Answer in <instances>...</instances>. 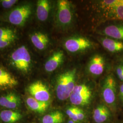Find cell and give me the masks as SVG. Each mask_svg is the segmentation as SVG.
<instances>
[{"label":"cell","instance_id":"1","mask_svg":"<svg viewBox=\"0 0 123 123\" xmlns=\"http://www.w3.org/2000/svg\"><path fill=\"white\" fill-rule=\"evenodd\" d=\"M76 70L73 69L62 74L58 77L56 85V94L60 100H65L69 98L75 85Z\"/></svg>","mask_w":123,"mask_h":123},{"label":"cell","instance_id":"2","mask_svg":"<svg viewBox=\"0 0 123 123\" xmlns=\"http://www.w3.org/2000/svg\"><path fill=\"white\" fill-rule=\"evenodd\" d=\"M11 62L13 67L23 73H27L31 68L30 54L25 46L20 47L12 53Z\"/></svg>","mask_w":123,"mask_h":123},{"label":"cell","instance_id":"3","mask_svg":"<svg viewBox=\"0 0 123 123\" xmlns=\"http://www.w3.org/2000/svg\"><path fill=\"white\" fill-rule=\"evenodd\" d=\"M92 92L88 86L82 84L76 85L69 97L71 103L77 106H84L89 103Z\"/></svg>","mask_w":123,"mask_h":123},{"label":"cell","instance_id":"4","mask_svg":"<svg viewBox=\"0 0 123 123\" xmlns=\"http://www.w3.org/2000/svg\"><path fill=\"white\" fill-rule=\"evenodd\" d=\"M31 13V6L21 5L12 10L8 15V21L16 26H21L24 24Z\"/></svg>","mask_w":123,"mask_h":123},{"label":"cell","instance_id":"5","mask_svg":"<svg viewBox=\"0 0 123 123\" xmlns=\"http://www.w3.org/2000/svg\"><path fill=\"white\" fill-rule=\"evenodd\" d=\"M57 20L60 26H69L73 20V12L70 2L66 0L57 1Z\"/></svg>","mask_w":123,"mask_h":123},{"label":"cell","instance_id":"6","mask_svg":"<svg viewBox=\"0 0 123 123\" xmlns=\"http://www.w3.org/2000/svg\"><path fill=\"white\" fill-rule=\"evenodd\" d=\"M116 88V82L114 77L112 74L109 75L104 82L102 95L106 103L109 105L114 106L115 105Z\"/></svg>","mask_w":123,"mask_h":123},{"label":"cell","instance_id":"7","mask_svg":"<svg viewBox=\"0 0 123 123\" xmlns=\"http://www.w3.org/2000/svg\"><path fill=\"white\" fill-rule=\"evenodd\" d=\"M102 4L108 19L123 21V0H104Z\"/></svg>","mask_w":123,"mask_h":123},{"label":"cell","instance_id":"8","mask_svg":"<svg viewBox=\"0 0 123 123\" xmlns=\"http://www.w3.org/2000/svg\"><path fill=\"white\" fill-rule=\"evenodd\" d=\"M28 91L31 97L38 101L49 102L50 99L51 95L49 89L41 81H37L30 84Z\"/></svg>","mask_w":123,"mask_h":123},{"label":"cell","instance_id":"9","mask_svg":"<svg viewBox=\"0 0 123 123\" xmlns=\"http://www.w3.org/2000/svg\"><path fill=\"white\" fill-rule=\"evenodd\" d=\"M92 43L87 38L84 37H73L66 40L64 47L70 53H78L90 49Z\"/></svg>","mask_w":123,"mask_h":123},{"label":"cell","instance_id":"10","mask_svg":"<svg viewBox=\"0 0 123 123\" xmlns=\"http://www.w3.org/2000/svg\"><path fill=\"white\" fill-rule=\"evenodd\" d=\"M18 84L17 79L5 69L0 67V89L5 90L15 87Z\"/></svg>","mask_w":123,"mask_h":123},{"label":"cell","instance_id":"11","mask_svg":"<svg viewBox=\"0 0 123 123\" xmlns=\"http://www.w3.org/2000/svg\"><path fill=\"white\" fill-rule=\"evenodd\" d=\"M17 39V35L13 30L9 28L0 27V49L6 48Z\"/></svg>","mask_w":123,"mask_h":123},{"label":"cell","instance_id":"12","mask_svg":"<svg viewBox=\"0 0 123 123\" xmlns=\"http://www.w3.org/2000/svg\"><path fill=\"white\" fill-rule=\"evenodd\" d=\"M64 53L61 51H57L53 53L45 64V69L47 72H53L57 69L64 59Z\"/></svg>","mask_w":123,"mask_h":123},{"label":"cell","instance_id":"13","mask_svg":"<svg viewBox=\"0 0 123 123\" xmlns=\"http://www.w3.org/2000/svg\"><path fill=\"white\" fill-rule=\"evenodd\" d=\"M105 67V61L104 57L99 55H96L89 62L88 70L94 75H100L104 72Z\"/></svg>","mask_w":123,"mask_h":123},{"label":"cell","instance_id":"14","mask_svg":"<svg viewBox=\"0 0 123 123\" xmlns=\"http://www.w3.org/2000/svg\"><path fill=\"white\" fill-rule=\"evenodd\" d=\"M20 97L14 92L8 93L0 97V106L9 109H15L20 105Z\"/></svg>","mask_w":123,"mask_h":123},{"label":"cell","instance_id":"15","mask_svg":"<svg viewBox=\"0 0 123 123\" xmlns=\"http://www.w3.org/2000/svg\"><path fill=\"white\" fill-rule=\"evenodd\" d=\"M103 47L112 53H118L123 51V42L111 38L106 37L102 40Z\"/></svg>","mask_w":123,"mask_h":123},{"label":"cell","instance_id":"16","mask_svg":"<svg viewBox=\"0 0 123 123\" xmlns=\"http://www.w3.org/2000/svg\"><path fill=\"white\" fill-rule=\"evenodd\" d=\"M30 39L34 46L39 50H44L49 43L48 36L41 32H37L31 34Z\"/></svg>","mask_w":123,"mask_h":123},{"label":"cell","instance_id":"17","mask_svg":"<svg viewBox=\"0 0 123 123\" xmlns=\"http://www.w3.org/2000/svg\"><path fill=\"white\" fill-rule=\"evenodd\" d=\"M103 32L111 38L123 42V24L111 25L107 26Z\"/></svg>","mask_w":123,"mask_h":123},{"label":"cell","instance_id":"18","mask_svg":"<svg viewBox=\"0 0 123 123\" xmlns=\"http://www.w3.org/2000/svg\"><path fill=\"white\" fill-rule=\"evenodd\" d=\"M26 105L31 110L38 113H43L49 108V102L38 101L32 97H28L26 99Z\"/></svg>","mask_w":123,"mask_h":123},{"label":"cell","instance_id":"19","mask_svg":"<svg viewBox=\"0 0 123 123\" xmlns=\"http://www.w3.org/2000/svg\"><path fill=\"white\" fill-rule=\"evenodd\" d=\"M50 7V3L49 0H38L37 3V16L39 21L41 22H44L48 19Z\"/></svg>","mask_w":123,"mask_h":123},{"label":"cell","instance_id":"20","mask_svg":"<svg viewBox=\"0 0 123 123\" xmlns=\"http://www.w3.org/2000/svg\"><path fill=\"white\" fill-rule=\"evenodd\" d=\"M110 115V111L105 106H99L93 111V118L96 123H104Z\"/></svg>","mask_w":123,"mask_h":123},{"label":"cell","instance_id":"21","mask_svg":"<svg viewBox=\"0 0 123 123\" xmlns=\"http://www.w3.org/2000/svg\"><path fill=\"white\" fill-rule=\"evenodd\" d=\"M0 118L5 123H14L21 119L22 114L18 112L7 110L1 111Z\"/></svg>","mask_w":123,"mask_h":123},{"label":"cell","instance_id":"22","mask_svg":"<svg viewBox=\"0 0 123 123\" xmlns=\"http://www.w3.org/2000/svg\"><path fill=\"white\" fill-rule=\"evenodd\" d=\"M63 120V114L57 111L45 115L42 119V123H62Z\"/></svg>","mask_w":123,"mask_h":123},{"label":"cell","instance_id":"23","mask_svg":"<svg viewBox=\"0 0 123 123\" xmlns=\"http://www.w3.org/2000/svg\"><path fill=\"white\" fill-rule=\"evenodd\" d=\"M75 107H71L68 109L66 110V114L71 119H72V120L74 122H77L78 121V119L76 114Z\"/></svg>","mask_w":123,"mask_h":123},{"label":"cell","instance_id":"24","mask_svg":"<svg viewBox=\"0 0 123 123\" xmlns=\"http://www.w3.org/2000/svg\"><path fill=\"white\" fill-rule=\"evenodd\" d=\"M16 0H3L1 1L2 6L5 8H10L17 2Z\"/></svg>","mask_w":123,"mask_h":123},{"label":"cell","instance_id":"25","mask_svg":"<svg viewBox=\"0 0 123 123\" xmlns=\"http://www.w3.org/2000/svg\"><path fill=\"white\" fill-rule=\"evenodd\" d=\"M75 111L78 121L84 120L85 118V114H84V111L81 109L77 107H75Z\"/></svg>","mask_w":123,"mask_h":123},{"label":"cell","instance_id":"26","mask_svg":"<svg viewBox=\"0 0 123 123\" xmlns=\"http://www.w3.org/2000/svg\"><path fill=\"white\" fill-rule=\"evenodd\" d=\"M116 71L119 79L123 81V64H120L117 66Z\"/></svg>","mask_w":123,"mask_h":123},{"label":"cell","instance_id":"27","mask_svg":"<svg viewBox=\"0 0 123 123\" xmlns=\"http://www.w3.org/2000/svg\"><path fill=\"white\" fill-rule=\"evenodd\" d=\"M119 97L123 103V83L119 87Z\"/></svg>","mask_w":123,"mask_h":123},{"label":"cell","instance_id":"28","mask_svg":"<svg viewBox=\"0 0 123 123\" xmlns=\"http://www.w3.org/2000/svg\"><path fill=\"white\" fill-rule=\"evenodd\" d=\"M68 123H76L75 122H74V121H73V120H69L68 121Z\"/></svg>","mask_w":123,"mask_h":123},{"label":"cell","instance_id":"29","mask_svg":"<svg viewBox=\"0 0 123 123\" xmlns=\"http://www.w3.org/2000/svg\"><path fill=\"white\" fill-rule=\"evenodd\" d=\"M122 61L123 62V57H122Z\"/></svg>","mask_w":123,"mask_h":123}]
</instances>
